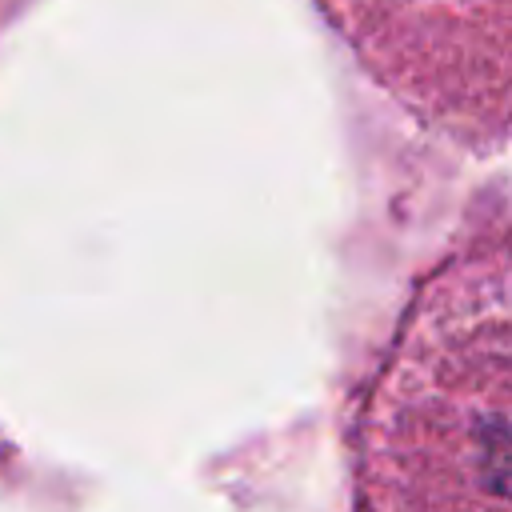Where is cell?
<instances>
[{"label":"cell","mask_w":512,"mask_h":512,"mask_svg":"<svg viewBox=\"0 0 512 512\" xmlns=\"http://www.w3.org/2000/svg\"><path fill=\"white\" fill-rule=\"evenodd\" d=\"M356 512H508V308L456 276L412 312L356 428Z\"/></svg>","instance_id":"6da1fadb"}]
</instances>
